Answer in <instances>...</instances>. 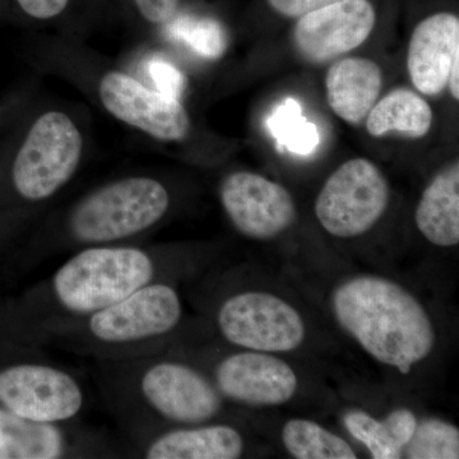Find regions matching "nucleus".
Wrapping results in <instances>:
<instances>
[{"instance_id":"1","label":"nucleus","mask_w":459,"mask_h":459,"mask_svg":"<svg viewBox=\"0 0 459 459\" xmlns=\"http://www.w3.org/2000/svg\"><path fill=\"white\" fill-rule=\"evenodd\" d=\"M188 262L170 247H81L17 301L14 332L25 342L42 328L98 312L142 287L160 281L175 282Z\"/></svg>"},{"instance_id":"2","label":"nucleus","mask_w":459,"mask_h":459,"mask_svg":"<svg viewBox=\"0 0 459 459\" xmlns=\"http://www.w3.org/2000/svg\"><path fill=\"white\" fill-rule=\"evenodd\" d=\"M95 362L102 395L129 437L212 421L225 409L226 402L210 377L169 350Z\"/></svg>"},{"instance_id":"3","label":"nucleus","mask_w":459,"mask_h":459,"mask_svg":"<svg viewBox=\"0 0 459 459\" xmlns=\"http://www.w3.org/2000/svg\"><path fill=\"white\" fill-rule=\"evenodd\" d=\"M183 316L175 282L160 281L98 312L42 328L25 342L95 361L126 360L165 351Z\"/></svg>"},{"instance_id":"4","label":"nucleus","mask_w":459,"mask_h":459,"mask_svg":"<svg viewBox=\"0 0 459 459\" xmlns=\"http://www.w3.org/2000/svg\"><path fill=\"white\" fill-rule=\"evenodd\" d=\"M329 304L337 325L379 364L406 374L434 351L433 318L394 280L377 274L350 277L334 287Z\"/></svg>"},{"instance_id":"5","label":"nucleus","mask_w":459,"mask_h":459,"mask_svg":"<svg viewBox=\"0 0 459 459\" xmlns=\"http://www.w3.org/2000/svg\"><path fill=\"white\" fill-rule=\"evenodd\" d=\"M171 195L161 180L128 177L93 190L66 216L59 247L133 244L168 216Z\"/></svg>"},{"instance_id":"6","label":"nucleus","mask_w":459,"mask_h":459,"mask_svg":"<svg viewBox=\"0 0 459 459\" xmlns=\"http://www.w3.org/2000/svg\"><path fill=\"white\" fill-rule=\"evenodd\" d=\"M82 155L83 137L77 124L60 111L42 114L12 166L14 192L29 204L48 201L72 180Z\"/></svg>"},{"instance_id":"7","label":"nucleus","mask_w":459,"mask_h":459,"mask_svg":"<svg viewBox=\"0 0 459 459\" xmlns=\"http://www.w3.org/2000/svg\"><path fill=\"white\" fill-rule=\"evenodd\" d=\"M213 322L222 340L252 351H295L307 333L303 316L291 304L255 290L222 298L214 309Z\"/></svg>"},{"instance_id":"8","label":"nucleus","mask_w":459,"mask_h":459,"mask_svg":"<svg viewBox=\"0 0 459 459\" xmlns=\"http://www.w3.org/2000/svg\"><path fill=\"white\" fill-rule=\"evenodd\" d=\"M87 403L86 389L72 371L44 359L0 368V407L33 421H77Z\"/></svg>"},{"instance_id":"9","label":"nucleus","mask_w":459,"mask_h":459,"mask_svg":"<svg viewBox=\"0 0 459 459\" xmlns=\"http://www.w3.org/2000/svg\"><path fill=\"white\" fill-rule=\"evenodd\" d=\"M391 186L367 159H352L336 169L320 189L314 212L325 232L338 238L361 237L385 216Z\"/></svg>"},{"instance_id":"10","label":"nucleus","mask_w":459,"mask_h":459,"mask_svg":"<svg viewBox=\"0 0 459 459\" xmlns=\"http://www.w3.org/2000/svg\"><path fill=\"white\" fill-rule=\"evenodd\" d=\"M107 435L66 424L33 421L0 407V459L117 458Z\"/></svg>"},{"instance_id":"11","label":"nucleus","mask_w":459,"mask_h":459,"mask_svg":"<svg viewBox=\"0 0 459 459\" xmlns=\"http://www.w3.org/2000/svg\"><path fill=\"white\" fill-rule=\"evenodd\" d=\"M219 195L231 225L252 240L281 237L298 216L289 190L255 172H231L220 184Z\"/></svg>"},{"instance_id":"12","label":"nucleus","mask_w":459,"mask_h":459,"mask_svg":"<svg viewBox=\"0 0 459 459\" xmlns=\"http://www.w3.org/2000/svg\"><path fill=\"white\" fill-rule=\"evenodd\" d=\"M204 373L225 402L240 406H282L294 398L299 388L295 370L270 352L226 353Z\"/></svg>"},{"instance_id":"13","label":"nucleus","mask_w":459,"mask_h":459,"mask_svg":"<svg viewBox=\"0 0 459 459\" xmlns=\"http://www.w3.org/2000/svg\"><path fill=\"white\" fill-rule=\"evenodd\" d=\"M99 98L108 113L161 142L188 137L190 119L180 100L144 86L132 75L108 72L99 83Z\"/></svg>"},{"instance_id":"14","label":"nucleus","mask_w":459,"mask_h":459,"mask_svg":"<svg viewBox=\"0 0 459 459\" xmlns=\"http://www.w3.org/2000/svg\"><path fill=\"white\" fill-rule=\"evenodd\" d=\"M369 0H338L298 18L292 44L312 65H325L361 47L376 27Z\"/></svg>"},{"instance_id":"15","label":"nucleus","mask_w":459,"mask_h":459,"mask_svg":"<svg viewBox=\"0 0 459 459\" xmlns=\"http://www.w3.org/2000/svg\"><path fill=\"white\" fill-rule=\"evenodd\" d=\"M133 457L146 459H238L246 442L228 422H202L188 427L159 429L129 437Z\"/></svg>"},{"instance_id":"16","label":"nucleus","mask_w":459,"mask_h":459,"mask_svg":"<svg viewBox=\"0 0 459 459\" xmlns=\"http://www.w3.org/2000/svg\"><path fill=\"white\" fill-rule=\"evenodd\" d=\"M459 62V18L440 12L425 18L411 35L407 71L413 87L437 96L448 86L452 66Z\"/></svg>"},{"instance_id":"17","label":"nucleus","mask_w":459,"mask_h":459,"mask_svg":"<svg viewBox=\"0 0 459 459\" xmlns=\"http://www.w3.org/2000/svg\"><path fill=\"white\" fill-rule=\"evenodd\" d=\"M383 89L380 66L367 57H344L329 66L325 92L329 108L350 126H360L379 100Z\"/></svg>"},{"instance_id":"18","label":"nucleus","mask_w":459,"mask_h":459,"mask_svg":"<svg viewBox=\"0 0 459 459\" xmlns=\"http://www.w3.org/2000/svg\"><path fill=\"white\" fill-rule=\"evenodd\" d=\"M415 222L422 237L439 247L459 243V165H449L430 181L416 207Z\"/></svg>"},{"instance_id":"19","label":"nucleus","mask_w":459,"mask_h":459,"mask_svg":"<svg viewBox=\"0 0 459 459\" xmlns=\"http://www.w3.org/2000/svg\"><path fill=\"white\" fill-rule=\"evenodd\" d=\"M367 131L371 137L383 138L395 133L410 140H420L430 132L433 108L427 100L409 89H395L377 100L368 114Z\"/></svg>"},{"instance_id":"20","label":"nucleus","mask_w":459,"mask_h":459,"mask_svg":"<svg viewBox=\"0 0 459 459\" xmlns=\"http://www.w3.org/2000/svg\"><path fill=\"white\" fill-rule=\"evenodd\" d=\"M343 424L358 442L367 446L374 459H400L415 431L418 418L407 409L392 411L383 420L352 410L343 416Z\"/></svg>"},{"instance_id":"21","label":"nucleus","mask_w":459,"mask_h":459,"mask_svg":"<svg viewBox=\"0 0 459 459\" xmlns=\"http://www.w3.org/2000/svg\"><path fill=\"white\" fill-rule=\"evenodd\" d=\"M281 439L296 459L358 458L349 442L312 420H289L281 431Z\"/></svg>"},{"instance_id":"22","label":"nucleus","mask_w":459,"mask_h":459,"mask_svg":"<svg viewBox=\"0 0 459 459\" xmlns=\"http://www.w3.org/2000/svg\"><path fill=\"white\" fill-rule=\"evenodd\" d=\"M166 23L165 32L169 39L186 45L204 59H220L228 50V33L221 23L213 18L188 14L177 16L175 13Z\"/></svg>"},{"instance_id":"23","label":"nucleus","mask_w":459,"mask_h":459,"mask_svg":"<svg viewBox=\"0 0 459 459\" xmlns=\"http://www.w3.org/2000/svg\"><path fill=\"white\" fill-rule=\"evenodd\" d=\"M268 128L277 146L295 155H312L320 143L318 128L307 122L303 108L294 99H286L274 108L268 119Z\"/></svg>"},{"instance_id":"24","label":"nucleus","mask_w":459,"mask_h":459,"mask_svg":"<svg viewBox=\"0 0 459 459\" xmlns=\"http://www.w3.org/2000/svg\"><path fill=\"white\" fill-rule=\"evenodd\" d=\"M402 457L410 459H458L459 430L439 419L418 421Z\"/></svg>"},{"instance_id":"25","label":"nucleus","mask_w":459,"mask_h":459,"mask_svg":"<svg viewBox=\"0 0 459 459\" xmlns=\"http://www.w3.org/2000/svg\"><path fill=\"white\" fill-rule=\"evenodd\" d=\"M148 77L155 84V90L164 95L180 100L186 90V77L180 69L164 57H152L147 65Z\"/></svg>"},{"instance_id":"26","label":"nucleus","mask_w":459,"mask_h":459,"mask_svg":"<svg viewBox=\"0 0 459 459\" xmlns=\"http://www.w3.org/2000/svg\"><path fill=\"white\" fill-rule=\"evenodd\" d=\"M134 2L144 20L155 25H162L177 13L180 0H134Z\"/></svg>"},{"instance_id":"27","label":"nucleus","mask_w":459,"mask_h":459,"mask_svg":"<svg viewBox=\"0 0 459 459\" xmlns=\"http://www.w3.org/2000/svg\"><path fill=\"white\" fill-rule=\"evenodd\" d=\"M272 9L286 18H300L304 14L336 3L338 0H267Z\"/></svg>"},{"instance_id":"28","label":"nucleus","mask_w":459,"mask_h":459,"mask_svg":"<svg viewBox=\"0 0 459 459\" xmlns=\"http://www.w3.org/2000/svg\"><path fill=\"white\" fill-rule=\"evenodd\" d=\"M17 3L30 17L44 21L63 13L69 0H17Z\"/></svg>"}]
</instances>
